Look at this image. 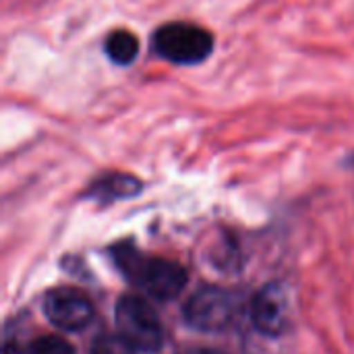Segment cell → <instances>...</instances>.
Returning a JSON list of instances; mask_svg holds the SVG:
<instances>
[{
	"mask_svg": "<svg viewBox=\"0 0 354 354\" xmlns=\"http://www.w3.org/2000/svg\"><path fill=\"white\" fill-rule=\"evenodd\" d=\"M112 253L122 274L158 301H172L187 286V272L176 261L145 257L131 245H120Z\"/></svg>",
	"mask_w": 354,
	"mask_h": 354,
	"instance_id": "1",
	"label": "cell"
},
{
	"mask_svg": "<svg viewBox=\"0 0 354 354\" xmlns=\"http://www.w3.org/2000/svg\"><path fill=\"white\" fill-rule=\"evenodd\" d=\"M153 52L178 66H195L205 62L216 48V39L209 29L189 23L170 21L160 25L151 35Z\"/></svg>",
	"mask_w": 354,
	"mask_h": 354,
	"instance_id": "2",
	"label": "cell"
},
{
	"mask_svg": "<svg viewBox=\"0 0 354 354\" xmlns=\"http://www.w3.org/2000/svg\"><path fill=\"white\" fill-rule=\"evenodd\" d=\"M116 332L139 353H156L164 342V330L158 313L141 297L127 295L118 301Z\"/></svg>",
	"mask_w": 354,
	"mask_h": 354,
	"instance_id": "3",
	"label": "cell"
},
{
	"mask_svg": "<svg viewBox=\"0 0 354 354\" xmlns=\"http://www.w3.org/2000/svg\"><path fill=\"white\" fill-rule=\"evenodd\" d=\"M234 309V297L228 290L205 286L189 299L185 307V319L197 330L218 332L230 326Z\"/></svg>",
	"mask_w": 354,
	"mask_h": 354,
	"instance_id": "4",
	"label": "cell"
},
{
	"mask_svg": "<svg viewBox=\"0 0 354 354\" xmlns=\"http://www.w3.org/2000/svg\"><path fill=\"white\" fill-rule=\"evenodd\" d=\"M44 313L56 328L77 332L91 322L93 307L85 295L71 288H58L44 299Z\"/></svg>",
	"mask_w": 354,
	"mask_h": 354,
	"instance_id": "5",
	"label": "cell"
},
{
	"mask_svg": "<svg viewBox=\"0 0 354 354\" xmlns=\"http://www.w3.org/2000/svg\"><path fill=\"white\" fill-rule=\"evenodd\" d=\"M251 319L261 334L280 336L288 324V295L284 284H266L251 303Z\"/></svg>",
	"mask_w": 354,
	"mask_h": 354,
	"instance_id": "6",
	"label": "cell"
},
{
	"mask_svg": "<svg viewBox=\"0 0 354 354\" xmlns=\"http://www.w3.org/2000/svg\"><path fill=\"white\" fill-rule=\"evenodd\" d=\"M141 191H143V183L137 176H133L129 172H108V174H102L100 178H95L87 187L83 197L106 205L112 201L137 197Z\"/></svg>",
	"mask_w": 354,
	"mask_h": 354,
	"instance_id": "7",
	"label": "cell"
},
{
	"mask_svg": "<svg viewBox=\"0 0 354 354\" xmlns=\"http://www.w3.org/2000/svg\"><path fill=\"white\" fill-rule=\"evenodd\" d=\"M104 52L114 64L129 66L139 56V37L129 29H114L104 39Z\"/></svg>",
	"mask_w": 354,
	"mask_h": 354,
	"instance_id": "8",
	"label": "cell"
},
{
	"mask_svg": "<svg viewBox=\"0 0 354 354\" xmlns=\"http://www.w3.org/2000/svg\"><path fill=\"white\" fill-rule=\"evenodd\" d=\"M91 354H135V348L116 332L97 338L91 348Z\"/></svg>",
	"mask_w": 354,
	"mask_h": 354,
	"instance_id": "9",
	"label": "cell"
},
{
	"mask_svg": "<svg viewBox=\"0 0 354 354\" xmlns=\"http://www.w3.org/2000/svg\"><path fill=\"white\" fill-rule=\"evenodd\" d=\"M31 354H75V348L58 336H44L31 344Z\"/></svg>",
	"mask_w": 354,
	"mask_h": 354,
	"instance_id": "10",
	"label": "cell"
},
{
	"mask_svg": "<svg viewBox=\"0 0 354 354\" xmlns=\"http://www.w3.org/2000/svg\"><path fill=\"white\" fill-rule=\"evenodd\" d=\"M4 354H31V344L23 346V344H6Z\"/></svg>",
	"mask_w": 354,
	"mask_h": 354,
	"instance_id": "11",
	"label": "cell"
},
{
	"mask_svg": "<svg viewBox=\"0 0 354 354\" xmlns=\"http://www.w3.org/2000/svg\"><path fill=\"white\" fill-rule=\"evenodd\" d=\"M185 354H222V353H216V351H205V348H195V351H189V353Z\"/></svg>",
	"mask_w": 354,
	"mask_h": 354,
	"instance_id": "12",
	"label": "cell"
}]
</instances>
